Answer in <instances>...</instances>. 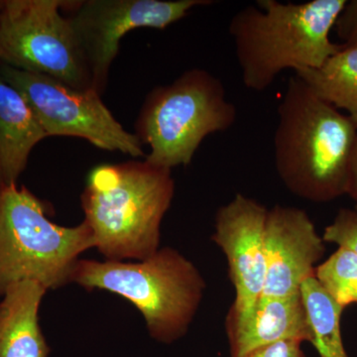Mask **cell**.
<instances>
[{"instance_id":"cell-1","label":"cell","mask_w":357,"mask_h":357,"mask_svg":"<svg viewBox=\"0 0 357 357\" xmlns=\"http://www.w3.org/2000/svg\"><path fill=\"white\" fill-rule=\"evenodd\" d=\"M357 139L354 122L319 98L302 79H289L278 107L275 167L288 191L312 203L347 195Z\"/></svg>"},{"instance_id":"cell-2","label":"cell","mask_w":357,"mask_h":357,"mask_svg":"<svg viewBox=\"0 0 357 357\" xmlns=\"http://www.w3.org/2000/svg\"><path fill=\"white\" fill-rule=\"evenodd\" d=\"M347 0H259L234 14L229 31L246 88L264 91L283 70L318 69L342 48L331 32Z\"/></svg>"},{"instance_id":"cell-3","label":"cell","mask_w":357,"mask_h":357,"mask_svg":"<svg viewBox=\"0 0 357 357\" xmlns=\"http://www.w3.org/2000/svg\"><path fill=\"white\" fill-rule=\"evenodd\" d=\"M174 196L172 170L146 160L96 167L81 196L95 248L114 261H141L153 255Z\"/></svg>"},{"instance_id":"cell-4","label":"cell","mask_w":357,"mask_h":357,"mask_svg":"<svg viewBox=\"0 0 357 357\" xmlns=\"http://www.w3.org/2000/svg\"><path fill=\"white\" fill-rule=\"evenodd\" d=\"M72 283L130 302L144 318L150 337L162 344L185 337L206 288L198 267L172 248H160L141 261L79 259Z\"/></svg>"},{"instance_id":"cell-5","label":"cell","mask_w":357,"mask_h":357,"mask_svg":"<svg viewBox=\"0 0 357 357\" xmlns=\"http://www.w3.org/2000/svg\"><path fill=\"white\" fill-rule=\"evenodd\" d=\"M48 204L25 185H6L0 197V299L9 287L34 281L49 290L72 283L79 256L95 248L84 222L62 227L48 218Z\"/></svg>"},{"instance_id":"cell-6","label":"cell","mask_w":357,"mask_h":357,"mask_svg":"<svg viewBox=\"0 0 357 357\" xmlns=\"http://www.w3.org/2000/svg\"><path fill=\"white\" fill-rule=\"evenodd\" d=\"M236 119V105L227 100L222 82L194 68L148 93L135 134L150 148L147 162L172 170L190 165L204 138L227 131Z\"/></svg>"},{"instance_id":"cell-7","label":"cell","mask_w":357,"mask_h":357,"mask_svg":"<svg viewBox=\"0 0 357 357\" xmlns=\"http://www.w3.org/2000/svg\"><path fill=\"white\" fill-rule=\"evenodd\" d=\"M61 0H3L0 63L43 75L70 88L93 89L91 70Z\"/></svg>"},{"instance_id":"cell-8","label":"cell","mask_w":357,"mask_h":357,"mask_svg":"<svg viewBox=\"0 0 357 357\" xmlns=\"http://www.w3.org/2000/svg\"><path fill=\"white\" fill-rule=\"evenodd\" d=\"M0 79L23 96L48 137L72 136L107 151L146 157L139 138L115 119L95 89L79 91L2 63Z\"/></svg>"},{"instance_id":"cell-9","label":"cell","mask_w":357,"mask_h":357,"mask_svg":"<svg viewBox=\"0 0 357 357\" xmlns=\"http://www.w3.org/2000/svg\"><path fill=\"white\" fill-rule=\"evenodd\" d=\"M210 0H86L70 17L93 79L102 95L121 39L138 28L165 29Z\"/></svg>"},{"instance_id":"cell-10","label":"cell","mask_w":357,"mask_h":357,"mask_svg":"<svg viewBox=\"0 0 357 357\" xmlns=\"http://www.w3.org/2000/svg\"><path fill=\"white\" fill-rule=\"evenodd\" d=\"M267 215L264 204L243 194H236L215 213L211 239L227 257L229 278L236 290L227 326L248 319L261 297L266 278Z\"/></svg>"},{"instance_id":"cell-11","label":"cell","mask_w":357,"mask_h":357,"mask_svg":"<svg viewBox=\"0 0 357 357\" xmlns=\"http://www.w3.org/2000/svg\"><path fill=\"white\" fill-rule=\"evenodd\" d=\"M264 244L266 278L260 299L300 294L326 252L323 236L306 211L280 204L268 210Z\"/></svg>"},{"instance_id":"cell-12","label":"cell","mask_w":357,"mask_h":357,"mask_svg":"<svg viewBox=\"0 0 357 357\" xmlns=\"http://www.w3.org/2000/svg\"><path fill=\"white\" fill-rule=\"evenodd\" d=\"M231 357H244L282 340L310 342L306 311L301 293L259 299L248 319L227 326Z\"/></svg>"},{"instance_id":"cell-13","label":"cell","mask_w":357,"mask_h":357,"mask_svg":"<svg viewBox=\"0 0 357 357\" xmlns=\"http://www.w3.org/2000/svg\"><path fill=\"white\" fill-rule=\"evenodd\" d=\"M46 288L23 281L8 288L0 299V357H49L39 311Z\"/></svg>"},{"instance_id":"cell-14","label":"cell","mask_w":357,"mask_h":357,"mask_svg":"<svg viewBox=\"0 0 357 357\" xmlns=\"http://www.w3.org/2000/svg\"><path fill=\"white\" fill-rule=\"evenodd\" d=\"M47 137L23 96L0 79V170L6 185L17 184L32 150Z\"/></svg>"},{"instance_id":"cell-15","label":"cell","mask_w":357,"mask_h":357,"mask_svg":"<svg viewBox=\"0 0 357 357\" xmlns=\"http://www.w3.org/2000/svg\"><path fill=\"white\" fill-rule=\"evenodd\" d=\"M295 74L314 95L347 112L357 126V45L342 44V48L321 67L297 70Z\"/></svg>"},{"instance_id":"cell-16","label":"cell","mask_w":357,"mask_h":357,"mask_svg":"<svg viewBox=\"0 0 357 357\" xmlns=\"http://www.w3.org/2000/svg\"><path fill=\"white\" fill-rule=\"evenodd\" d=\"M301 297L306 311L310 342L321 357H349L340 328L344 309L338 306L314 277L301 286Z\"/></svg>"},{"instance_id":"cell-17","label":"cell","mask_w":357,"mask_h":357,"mask_svg":"<svg viewBox=\"0 0 357 357\" xmlns=\"http://www.w3.org/2000/svg\"><path fill=\"white\" fill-rule=\"evenodd\" d=\"M314 278L342 309L357 304V255L351 249L338 246L317 266Z\"/></svg>"},{"instance_id":"cell-18","label":"cell","mask_w":357,"mask_h":357,"mask_svg":"<svg viewBox=\"0 0 357 357\" xmlns=\"http://www.w3.org/2000/svg\"><path fill=\"white\" fill-rule=\"evenodd\" d=\"M326 243L337 244L351 249L357 255V211L356 208H340L333 222L324 229Z\"/></svg>"},{"instance_id":"cell-19","label":"cell","mask_w":357,"mask_h":357,"mask_svg":"<svg viewBox=\"0 0 357 357\" xmlns=\"http://www.w3.org/2000/svg\"><path fill=\"white\" fill-rule=\"evenodd\" d=\"M335 29L342 44L357 45V0H347Z\"/></svg>"},{"instance_id":"cell-20","label":"cell","mask_w":357,"mask_h":357,"mask_svg":"<svg viewBox=\"0 0 357 357\" xmlns=\"http://www.w3.org/2000/svg\"><path fill=\"white\" fill-rule=\"evenodd\" d=\"M300 340H282L250 352L244 357H305Z\"/></svg>"},{"instance_id":"cell-21","label":"cell","mask_w":357,"mask_h":357,"mask_svg":"<svg viewBox=\"0 0 357 357\" xmlns=\"http://www.w3.org/2000/svg\"><path fill=\"white\" fill-rule=\"evenodd\" d=\"M347 195L356 202L357 206V139L352 152L351 164H349Z\"/></svg>"},{"instance_id":"cell-22","label":"cell","mask_w":357,"mask_h":357,"mask_svg":"<svg viewBox=\"0 0 357 357\" xmlns=\"http://www.w3.org/2000/svg\"><path fill=\"white\" fill-rule=\"evenodd\" d=\"M6 187V182H4L3 176H2L1 170H0V197H1V192Z\"/></svg>"},{"instance_id":"cell-23","label":"cell","mask_w":357,"mask_h":357,"mask_svg":"<svg viewBox=\"0 0 357 357\" xmlns=\"http://www.w3.org/2000/svg\"><path fill=\"white\" fill-rule=\"evenodd\" d=\"M2 3H3V0H0V11H1Z\"/></svg>"},{"instance_id":"cell-24","label":"cell","mask_w":357,"mask_h":357,"mask_svg":"<svg viewBox=\"0 0 357 357\" xmlns=\"http://www.w3.org/2000/svg\"><path fill=\"white\" fill-rule=\"evenodd\" d=\"M354 208H356V211H357V206L356 204V206H354Z\"/></svg>"}]
</instances>
